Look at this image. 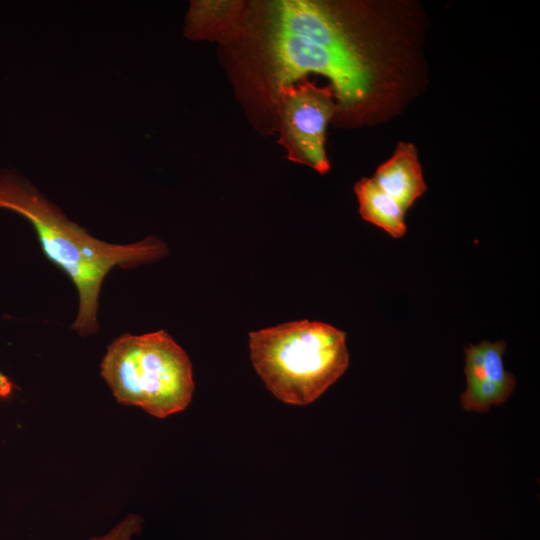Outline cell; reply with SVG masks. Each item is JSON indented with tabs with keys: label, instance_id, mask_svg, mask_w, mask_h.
Instances as JSON below:
<instances>
[{
	"label": "cell",
	"instance_id": "6da1fadb",
	"mask_svg": "<svg viewBox=\"0 0 540 540\" xmlns=\"http://www.w3.org/2000/svg\"><path fill=\"white\" fill-rule=\"evenodd\" d=\"M0 208L18 213L32 224L47 259L74 283L79 309L70 328L81 336L99 330V294L104 278L113 267H135L157 261L168 253L165 243L153 236L126 245L94 238L29 182L7 171L0 172Z\"/></svg>",
	"mask_w": 540,
	"mask_h": 540
},
{
	"label": "cell",
	"instance_id": "7a4b0ae2",
	"mask_svg": "<svg viewBox=\"0 0 540 540\" xmlns=\"http://www.w3.org/2000/svg\"><path fill=\"white\" fill-rule=\"evenodd\" d=\"M249 349L267 389L291 405L315 401L349 365L346 333L319 321H293L250 332Z\"/></svg>",
	"mask_w": 540,
	"mask_h": 540
},
{
	"label": "cell",
	"instance_id": "3957f363",
	"mask_svg": "<svg viewBox=\"0 0 540 540\" xmlns=\"http://www.w3.org/2000/svg\"><path fill=\"white\" fill-rule=\"evenodd\" d=\"M100 374L116 401L157 418L186 409L194 381L186 352L164 330L123 334L107 347Z\"/></svg>",
	"mask_w": 540,
	"mask_h": 540
},
{
	"label": "cell",
	"instance_id": "277c9868",
	"mask_svg": "<svg viewBox=\"0 0 540 540\" xmlns=\"http://www.w3.org/2000/svg\"><path fill=\"white\" fill-rule=\"evenodd\" d=\"M271 45L278 86L312 72L331 80L344 105H354L368 95L372 71L363 54L341 53L277 28H273Z\"/></svg>",
	"mask_w": 540,
	"mask_h": 540
},
{
	"label": "cell",
	"instance_id": "5b68a950",
	"mask_svg": "<svg viewBox=\"0 0 540 540\" xmlns=\"http://www.w3.org/2000/svg\"><path fill=\"white\" fill-rule=\"evenodd\" d=\"M339 109L331 87H318L308 80L278 86V142L286 149L288 159L321 174L328 172L325 132Z\"/></svg>",
	"mask_w": 540,
	"mask_h": 540
},
{
	"label": "cell",
	"instance_id": "8992f818",
	"mask_svg": "<svg viewBox=\"0 0 540 540\" xmlns=\"http://www.w3.org/2000/svg\"><path fill=\"white\" fill-rule=\"evenodd\" d=\"M506 342L484 340L464 348L466 390L461 407L466 411L487 412L492 405L507 401L516 386V378L504 367Z\"/></svg>",
	"mask_w": 540,
	"mask_h": 540
},
{
	"label": "cell",
	"instance_id": "52a82bcc",
	"mask_svg": "<svg viewBox=\"0 0 540 540\" xmlns=\"http://www.w3.org/2000/svg\"><path fill=\"white\" fill-rule=\"evenodd\" d=\"M274 28L345 54H363L341 22L322 4L304 0L280 1Z\"/></svg>",
	"mask_w": 540,
	"mask_h": 540
},
{
	"label": "cell",
	"instance_id": "ba28073f",
	"mask_svg": "<svg viewBox=\"0 0 540 540\" xmlns=\"http://www.w3.org/2000/svg\"><path fill=\"white\" fill-rule=\"evenodd\" d=\"M372 179L405 212L426 191L417 150L411 143L400 142L392 157L378 167Z\"/></svg>",
	"mask_w": 540,
	"mask_h": 540
},
{
	"label": "cell",
	"instance_id": "9c48e42d",
	"mask_svg": "<svg viewBox=\"0 0 540 540\" xmlns=\"http://www.w3.org/2000/svg\"><path fill=\"white\" fill-rule=\"evenodd\" d=\"M362 218L386 231L394 238L406 233L404 209L390 195L384 192L372 178H362L355 184Z\"/></svg>",
	"mask_w": 540,
	"mask_h": 540
},
{
	"label": "cell",
	"instance_id": "30bf717a",
	"mask_svg": "<svg viewBox=\"0 0 540 540\" xmlns=\"http://www.w3.org/2000/svg\"><path fill=\"white\" fill-rule=\"evenodd\" d=\"M238 14L237 2L195 1L187 15V35L208 38L224 34L232 26Z\"/></svg>",
	"mask_w": 540,
	"mask_h": 540
},
{
	"label": "cell",
	"instance_id": "8fae6325",
	"mask_svg": "<svg viewBox=\"0 0 540 540\" xmlns=\"http://www.w3.org/2000/svg\"><path fill=\"white\" fill-rule=\"evenodd\" d=\"M144 519L138 514H129L103 536L89 540H132L143 528Z\"/></svg>",
	"mask_w": 540,
	"mask_h": 540
},
{
	"label": "cell",
	"instance_id": "7c38bea8",
	"mask_svg": "<svg viewBox=\"0 0 540 540\" xmlns=\"http://www.w3.org/2000/svg\"><path fill=\"white\" fill-rule=\"evenodd\" d=\"M13 390V383L9 378L0 372V397H8Z\"/></svg>",
	"mask_w": 540,
	"mask_h": 540
}]
</instances>
